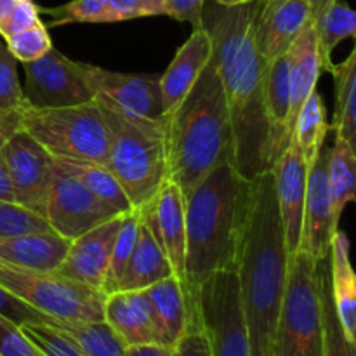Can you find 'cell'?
Segmentation results:
<instances>
[{"mask_svg":"<svg viewBox=\"0 0 356 356\" xmlns=\"http://www.w3.org/2000/svg\"><path fill=\"white\" fill-rule=\"evenodd\" d=\"M259 0L226 7L205 0L202 26L212 40V61L221 76L233 131V167L252 181L273 167L271 129L264 101L266 61L254 42Z\"/></svg>","mask_w":356,"mask_h":356,"instance_id":"1","label":"cell"},{"mask_svg":"<svg viewBox=\"0 0 356 356\" xmlns=\"http://www.w3.org/2000/svg\"><path fill=\"white\" fill-rule=\"evenodd\" d=\"M291 256L285 245L271 170L249 181L236 280L249 334L250 356H273L275 329L285 294Z\"/></svg>","mask_w":356,"mask_h":356,"instance_id":"2","label":"cell"},{"mask_svg":"<svg viewBox=\"0 0 356 356\" xmlns=\"http://www.w3.org/2000/svg\"><path fill=\"white\" fill-rule=\"evenodd\" d=\"M167 179L190 193L211 170L233 163V131L214 61L163 118Z\"/></svg>","mask_w":356,"mask_h":356,"instance_id":"3","label":"cell"},{"mask_svg":"<svg viewBox=\"0 0 356 356\" xmlns=\"http://www.w3.org/2000/svg\"><path fill=\"white\" fill-rule=\"evenodd\" d=\"M249 181L222 163L184 195L186 299L219 271H235Z\"/></svg>","mask_w":356,"mask_h":356,"instance_id":"4","label":"cell"},{"mask_svg":"<svg viewBox=\"0 0 356 356\" xmlns=\"http://www.w3.org/2000/svg\"><path fill=\"white\" fill-rule=\"evenodd\" d=\"M99 103L110 132L108 163L136 209L146 207L167 181L163 120L138 117L106 99Z\"/></svg>","mask_w":356,"mask_h":356,"instance_id":"5","label":"cell"},{"mask_svg":"<svg viewBox=\"0 0 356 356\" xmlns=\"http://www.w3.org/2000/svg\"><path fill=\"white\" fill-rule=\"evenodd\" d=\"M21 131L35 139L52 159L108 163L110 132L96 99L75 106H21Z\"/></svg>","mask_w":356,"mask_h":356,"instance_id":"6","label":"cell"},{"mask_svg":"<svg viewBox=\"0 0 356 356\" xmlns=\"http://www.w3.org/2000/svg\"><path fill=\"white\" fill-rule=\"evenodd\" d=\"M273 356H323V315L316 263L301 250L289 261Z\"/></svg>","mask_w":356,"mask_h":356,"instance_id":"7","label":"cell"},{"mask_svg":"<svg viewBox=\"0 0 356 356\" xmlns=\"http://www.w3.org/2000/svg\"><path fill=\"white\" fill-rule=\"evenodd\" d=\"M0 287L54 322H101L106 294L56 271L0 263Z\"/></svg>","mask_w":356,"mask_h":356,"instance_id":"8","label":"cell"},{"mask_svg":"<svg viewBox=\"0 0 356 356\" xmlns=\"http://www.w3.org/2000/svg\"><path fill=\"white\" fill-rule=\"evenodd\" d=\"M207 336L211 356H250L249 334L235 271H219L202 282L188 299Z\"/></svg>","mask_w":356,"mask_h":356,"instance_id":"9","label":"cell"},{"mask_svg":"<svg viewBox=\"0 0 356 356\" xmlns=\"http://www.w3.org/2000/svg\"><path fill=\"white\" fill-rule=\"evenodd\" d=\"M76 72L94 97L106 99L115 106L149 120H163L160 75L156 73H124L75 61Z\"/></svg>","mask_w":356,"mask_h":356,"instance_id":"10","label":"cell"},{"mask_svg":"<svg viewBox=\"0 0 356 356\" xmlns=\"http://www.w3.org/2000/svg\"><path fill=\"white\" fill-rule=\"evenodd\" d=\"M24 104L31 108H63L89 103L92 92L76 72L75 61L52 47L35 61L23 63Z\"/></svg>","mask_w":356,"mask_h":356,"instance_id":"11","label":"cell"},{"mask_svg":"<svg viewBox=\"0 0 356 356\" xmlns=\"http://www.w3.org/2000/svg\"><path fill=\"white\" fill-rule=\"evenodd\" d=\"M14 202L45 216L56 165L54 159L24 131H17L2 149Z\"/></svg>","mask_w":356,"mask_h":356,"instance_id":"12","label":"cell"},{"mask_svg":"<svg viewBox=\"0 0 356 356\" xmlns=\"http://www.w3.org/2000/svg\"><path fill=\"white\" fill-rule=\"evenodd\" d=\"M117 216L120 214L94 197L80 181L56 167L44 216L56 235L73 240Z\"/></svg>","mask_w":356,"mask_h":356,"instance_id":"13","label":"cell"},{"mask_svg":"<svg viewBox=\"0 0 356 356\" xmlns=\"http://www.w3.org/2000/svg\"><path fill=\"white\" fill-rule=\"evenodd\" d=\"M327 162H329V148L323 146L313 165L308 167V179H306L299 250L308 254L315 263L329 257L332 236L339 228L334 219L332 202L327 184Z\"/></svg>","mask_w":356,"mask_h":356,"instance_id":"14","label":"cell"},{"mask_svg":"<svg viewBox=\"0 0 356 356\" xmlns=\"http://www.w3.org/2000/svg\"><path fill=\"white\" fill-rule=\"evenodd\" d=\"M120 222L122 214L70 240L68 250L56 268V273L103 292L110 268L111 249Z\"/></svg>","mask_w":356,"mask_h":356,"instance_id":"15","label":"cell"},{"mask_svg":"<svg viewBox=\"0 0 356 356\" xmlns=\"http://www.w3.org/2000/svg\"><path fill=\"white\" fill-rule=\"evenodd\" d=\"M309 23L308 0H259L254 19V42L264 61L287 54Z\"/></svg>","mask_w":356,"mask_h":356,"instance_id":"16","label":"cell"},{"mask_svg":"<svg viewBox=\"0 0 356 356\" xmlns=\"http://www.w3.org/2000/svg\"><path fill=\"white\" fill-rule=\"evenodd\" d=\"M271 172L275 179L282 226H284L285 245H287L289 256L292 257L296 252H299L306 179H308V165L294 143L289 141L284 152L277 156Z\"/></svg>","mask_w":356,"mask_h":356,"instance_id":"17","label":"cell"},{"mask_svg":"<svg viewBox=\"0 0 356 356\" xmlns=\"http://www.w3.org/2000/svg\"><path fill=\"white\" fill-rule=\"evenodd\" d=\"M103 320L120 337L125 348L165 344L152 299L146 291H115L106 294Z\"/></svg>","mask_w":356,"mask_h":356,"instance_id":"18","label":"cell"},{"mask_svg":"<svg viewBox=\"0 0 356 356\" xmlns=\"http://www.w3.org/2000/svg\"><path fill=\"white\" fill-rule=\"evenodd\" d=\"M153 226L156 238L169 259L172 273L186 292V222H184V195L176 183L167 179L159 195L146 207H141Z\"/></svg>","mask_w":356,"mask_h":356,"instance_id":"19","label":"cell"},{"mask_svg":"<svg viewBox=\"0 0 356 356\" xmlns=\"http://www.w3.org/2000/svg\"><path fill=\"white\" fill-rule=\"evenodd\" d=\"M212 59V40L204 26L193 28L190 37L176 51V56L160 75V92L165 115L172 111L193 87L200 73Z\"/></svg>","mask_w":356,"mask_h":356,"instance_id":"20","label":"cell"},{"mask_svg":"<svg viewBox=\"0 0 356 356\" xmlns=\"http://www.w3.org/2000/svg\"><path fill=\"white\" fill-rule=\"evenodd\" d=\"M285 56H287L289 65V94H291L289 132L292 136L299 110L308 99L309 94L316 89V83L323 72L313 21L301 31V35L296 38Z\"/></svg>","mask_w":356,"mask_h":356,"instance_id":"21","label":"cell"},{"mask_svg":"<svg viewBox=\"0 0 356 356\" xmlns=\"http://www.w3.org/2000/svg\"><path fill=\"white\" fill-rule=\"evenodd\" d=\"M170 275L174 273L169 259H167L145 211L141 209L138 242L125 264L117 291H145Z\"/></svg>","mask_w":356,"mask_h":356,"instance_id":"22","label":"cell"},{"mask_svg":"<svg viewBox=\"0 0 356 356\" xmlns=\"http://www.w3.org/2000/svg\"><path fill=\"white\" fill-rule=\"evenodd\" d=\"M329 271L330 294L337 320L346 339L356 344V275L350 261V238L339 228L330 243Z\"/></svg>","mask_w":356,"mask_h":356,"instance_id":"23","label":"cell"},{"mask_svg":"<svg viewBox=\"0 0 356 356\" xmlns=\"http://www.w3.org/2000/svg\"><path fill=\"white\" fill-rule=\"evenodd\" d=\"M68 245L70 240L54 232L0 236V263L28 270L56 271Z\"/></svg>","mask_w":356,"mask_h":356,"instance_id":"24","label":"cell"},{"mask_svg":"<svg viewBox=\"0 0 356 356\" xmlns=\"http://www.w3.org/2000/svg\"><path fill=\"white\" fill-rule=\"evenodd\" d=\"M264 101L271 129V153L273 163L291 141L289 113H291V94H289V65L287 56H278L266 63L264 75Z\"/></svg>","mask_w":356,"mask_h":356,"instance_id":"25","label":"cell"},{"mask_svg":"<svg viewBox=\"0 0 356 356\" xmlns=\"http://www.w3.org/2000/svg\"><path fill=\"white\" fill-rule=\"evenodd\" d=\"M54 163L58 169L65 170L66 174L80 181L94 197L99 198L103 204H106L118 214H125L132 209L131 200L125 195L122 184L118 183L110 167L104 163L70 159H54Z\"/></svg>","mask_w":356,"mask_h":356,"instance_id":"26","label":"cell"},{"mask_svg":"<svg viewBox=\"0 0 356 356\" xmlns=\"http://www.w3.org/2000/svg\"><path fill=\"white\" fill-rule=\"evenodd\" d=\"M145 291L152 299L160 330L163 334V341L167 346L174 348L186 327L188 316H190V306H188L184 287L174 275H170Z\"/></svg>","mask_w":356,"mask_h":356,"instance_id":"27","label":"cell"},{"mask_svg":"<svg viewBox=\"0 0 356 356\" xmlns=\"http://www.w3.org/2000/svg\"><path fill=\"white\" fill-rule=\"evenodd\" d=\"M327 184H329L334 219L339 225L344 209L356 198L355 145H351L341 136L334 138V145L329 148Z\"/></svg>","mask_w":356,"mask_h":356,"instance_id":"28","label":"cell"},{"mask_svg":"<svg viewBox=\"0 0 356 356\" xmlns=\"http://www.w3.org/2000/svg\"><path fill=\"white\" fill-rule=\"evenodd\" d=\"M316 42H318L320 61L323 72L330 73L336 66L332 52L341 42L355 38L356 35V13L344 0H336L323 13L313 19Z\"/></svg>","mask_w":356,"mask_h":356,"instance_id":"29","label":"cell"},{"mask_svg":"<svg viewBox=\"0 0 356 356\" xmlns=\"http://www.w3.org/2000/svg\"><path fill=\"white\" fill-rule=\"evenodd\" d=\"M327 132H329V122H327L325 104L318 90L315 89L299 110L291 136V141L298 146L308 167L313 165L316 156L322 152Z\"/></svg>","mask_w":356,"mask_h":356,"instance_id":"30","label":"cell"},{"mask_svg":"<svg viewBox=\"0 0 356 356\" xmlns=\"http://www.w3.org/2000/svg\"><path fill=\"white\" fill-rule=\"evenodd\" d=\"M336 86V110L329 131L351 145L356 143V49L330 72Z\"/></svg>","mask_w":356,"mask_h":356,"instance_id":"31","label":"cell"},{"mask_svg":"<svg viewBox=\"0 0 356 356\" xmlns=\"http://www.w3.org/2000/svg\"><path fill=\"white\" fill-rule=\"evenodd\" d=\"M316 278H318L320 301L323 315V356H355L356 344L346 339L334 309L332 294H330V271L329 257L316 263Z\"/></svg>","mask_w":356,"mask_h":356,"instance_id":"32","label":"cell"},{"mask_svg":"<svg viewBox=\"0 0 356 356\" xmlns=\"http://www.w3.org/2000/svg\"><path fill=\"white\" fill-rule=\"evenodd\" d=\"M49 323H54L59 329L66 330L83 348L87 356H125V344L104 320L83 323H65L51 320Z\"/></svg>","mask_w":356,"mask_h":356,"instance_id":"33","label":"cell"},{"mask_svg":"<svg viewBox=\"0 0 356 356\" xmlns=\"http://www.w3.org/2000/svg\"><path fill=\"white\" fill-rule=\"evenodd\" d=\"M139 225H141V209L132 207L131 211L122 214L120 228H118L117 236H115V243L110 257V268H108L106 282H104L103 287L104 294L117 291L125 264H127L132 249H134L136 242H138Z\"/></svg>","mask_w":356,"mask_h":356,"instance_id":"34","label":"cell"},{"mask_svg":"<svg viewBox=\"0 0 356 356\" xmlns=\"http://www.w3.org/2000/svg\"><path fill=\"white\" fill-rule=\"evenodd\" d=\"M19 327L44 356H87L83 348L54 323H24Z\"/></svg>","mask_w":356,"mask_h":356,"instance_id":"35","label":"cell"},{"mask_svg":"<svg viewBox=\"0 0 356 356\" xmlns=\"http://www.w3.org/2000/svg\"><path fill=\"white\" fill-rule=\"evenodd\" d=\"M3 42H6L10 54L21 63L35 61V59L42 58L54 47L47 26L44 23L33 24V26L16 31V33L3 38Z\"/></svg>","mask_w":356,"mask_h":356,"instance_id":"36","label":"cell"},{"mask_svg":"<svg viewBox=\"0 0 356 356\" xmlns=\"http://www.w3.org/2000/svg\"><path fill=\"white\" fill-rule=\"evenodd\" d=\"M52 232L44 216L28 211L16 202L0 200V236Z\"/></svg>","mask_w":356,"mask_h":356,"instance_id":"37","label":"cell"},{"mask_svg":"<svg viewBox=\"0 0 356 356\" xmlns=\"http://www.w3.org/2000/svg\"><path fill=\"white\" fill-rule=\"evenodd\" d=\"M104 7L106 0H70L63 6L44 9L40 7V14H47L51 17V26H63L73 23H103Z\"/></svg>","mask_w":356,"mask_h":356,"instance_id":"38","label":"cell"},{"mask_svg":"<svg viewBox=\"0 0 356 356\" xmlns=\"http://www.w3.org/2000/svg\"><path fill=\"white\" fill-rule=\"evenodd\" d=\"M24 104L23 89L17 79V59L0 37V115L19 110Z\"/></svg>","mask_w":356,"mask_h":356,"instance_id":"39","label":"cell"},{"mask_svg":"<svg viewBox=\"0 0 356 356\" xmlns=\"http://www.w3.org/2000/svg\"><path fill=\"white\" fill-rule=\"evenodd\" d=\"M165 0H106L103 23L138 19V17L163 16Z\"/></svg>","mask_w":356,"mask_h":356,"instance_id":"40","label":"cell"},{"mask_svg":"<svg viewBox=\"0 0 356 356\" xmlns=\"http://www.w3.org/2000/svg\"><path fill=\"white\" fill-rule=\"evenodd\" d=\"M174 356H211L207 336L193 302L190 305L186 327L174 344Z\"/></svg>","mask_w":356,"mask_h":356,"instance_id":"41","label":"cell"},{"mask_svg":"<svg viewBox=\"0 0 356 356\" xmlns=\"http://www.w3.org/2000/svg\"><path fill=\"white\" fill-rule=\"evenodd\" d=\"M0 356H44L17 323L0 315Z\"/></svg>","mask_w":356,"mask_h":356,"instance_id":"42","label":"cell"},{"mask_svg":"<svg viewBox=\"0 0 356 356\" xmlns=\"http://www.w3.org/2000/svg\"><path fill=\"white\" fill-rule=\"evenodd\" d=\"M0 315H3L6 318H9L10 322L17 323V325H24V323H49L51 318L44 316L42 313H38L37 309L30 308L28 305H24L23 301H19L17 298H14L13 294H9L7 291H3L0 287Z\"/></svg>","mask_w":356,"mask_h":356,"instance_id":"43","label":"cell"},{"mask_svg":"<svg viewBox=\"0 0 356 356\" xmlns=\"http://www.w3.org/2000/svg\"><path fill=\"white\" fill-rule=\"evenodd\" d=\"M38 23H42L40 6H37L33 0H21L16 9L10 13V16L0 24V37L7 38L9 35L16 33V31H21Z\"/></svg>","mask_w":356,"mask_h":356,"instance_id":"44","label":"cell"},{"mask_svg":"<svg viewBox=\"0 0 356 356\" xmlns=\"http://www.w3.org/2000/svg\"><path fill=\"white\" fill-rule=\"evenodd\" d=\"M205 0H165L163 16L172 17L179 23H190L197 28L202 23V9Z\"/></svg>","mask_w":356,"mask_h":356,"instance_id":"45","label":"cell"},{"mask_svg":"<svg viewBox=\"0 0 356 356\" xmlns=\"http://www.w3.org/2000/svg\"><path fill=\"white\" fill-rule=\"evenodd\" d=\"M17 131H21V108L10 113L0 115V153Z\"/></svg>","mask_w":356,"mask_h":356,"instance_id":"46","label":"cell"},{"mask_svg":"<svg viewBox=\"0 0 356 356\" xmlns=\"http://www.w3.org/2000/svg\"><path fill=\"white\" fill-rule=\"evenodd\" d=\"M125 356H174V348L165 344H139L125 348Z\"/></svg>","mask_w":356,"mask_h":356,"instance_id":"47","label":"cell"},{"mask_svg":"<svg viewBox=\"0 0 356 356\" xmlns=\"http://www.w3.org/2000/svg\"><path fill=\"white\" fill-rule=\"evenodd\" d=\"M0 200H2V202H14L13 184H10L9 174H7L6 163H3L2 153H0Z\"/></svg>","mask_w":356,"mask_h":356,"instance_id":"48","label":"cell"},{"mask_svg":"<svg viewBox=\"0 0 356 356\" xmlns=\"http://www.w3.org/2000/svg\"><path fill=\"white\" fill-rule=\"evenodd\" d=\"M308 2H309V10H312V21H313L320 13H323L327 7L332 6L336 0H308Z\"/></svg>","mask_w":356,"mask_h":356,"instance_id":"49","label":"cell"},{"mask_svg":"<svg viewBox=\"0 0 356 356\" xmlns=\"http://www.w3.org/2000/svg\"><path fill=\"white\" fill-rule=\"evenodd\" d=\"M19 2L21 0H0V24L10 16V13L16 9V6Z\"/></svg>","mask_w":356,"mask_h":356,"instance_id":"50","label":"cell"},{"mask_svg":"<svg viewBox=\"0 0 356 356\" xmlns=\"http://www.w3.org/2000/svg\"><path fill=\"white\" fill-rule=\"evenodd\" d=\"M212 2L219 3V6L235 7V6H243V3H250L254 2V0H212Z\"/></svg>","mask_w":356,"mask_h":356,"instance_id":"51","label":"cell"}]
</instances>
